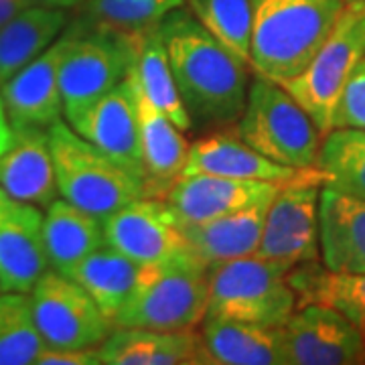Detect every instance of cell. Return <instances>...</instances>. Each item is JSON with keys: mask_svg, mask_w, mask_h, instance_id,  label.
<instances>
[{"mask_svg": "<svg viewBox=\"0 0 365 365\" xmlns=\"http://www.w3.org/2000/svg\"><path fill=\"white\" fill-rule=\"evenodd\" d=\"M160 33L181 102L191 118V130L235 126L248 98V63L182 6L160 21Z\"/></svg>", "mask_w": 365, "mask_h": 365, "instance_id": "obj_1", "label": "cell"}, {"mask_svg": "<svg viewBox=\"0 0 365 365\" xmlns=\"http://www.w3.org/2000/svg\"><path fill=\"white\" fill-rule=\"evenodd\" d=\"M250 2V69L278 86L309 66L347 4V0Z\"/></svg>", "mask_w": 365, "mask_h": 365, "instance_id": "obj_2", "label": "cell"}, {"mask_svg": "<svg viewBox=\"0 0 365 365\" xmlns=\"http://www.w3.org/2000/svg\"><path fill=\"white\" fill-rule=\"evenodd\" d=\"M209 268L187 248L165 260L143 266L130 300L112 327L181 331L205 319Z\"/></svg>", "mask_w": 365, "mask_h": 365, "instance_id": "obj_3", "label": "cell"}, {"mask_svg": "<svg viewBox=\"0 0 365 365\" xmlns=\"http://www.w3.org/2000/svg\"><path fill=\"white\" fill-rule=\"evenodd\" d=\"M47 134L57 191L67 203L102 222L126 203L146 197L140 182L79 136L66 120H57Z\"/></svg>", "mask_w": 365, "mask_h": 365, "instance_id": "obj_4", "label": "cell"}, {"mask_svg": "<svg viewBox=\"0 0 365 365\" xmlns=\"http://www.w3.org/2000/svg\"><path fill=\"white\" fill-rule=\"evenodd\" d=\"M235 130L244 143L276 165L309 169L317 163L321 132L299 102L274 81L258 76L250 81Z\"/></svg>", "mask_w": 365, "mask_h": 365, "instance_id": "obj_5", "label": "cell"}, {"mask_svg": "<svg viewBox=\"0 0 365 365\" xmlns=\"http://www.w3.org/2000/svg\"><path fill=\"white\" fill-rule=\"evenodd\" d=\"M288 270L256 254L209 268L205 317L278 329L297 309Z\"/></svg>", "mask_w": 365, "mask_h": 365, "instance_id": "obj_6", "label": "cell"}, {"mask_svg": "<svg viewBox=\"0 0 365 365\" xmlns=\"http://www.w3.org/2000/svg\"><path fill=\"white\" fill-rule=\"evenodd\" d=\"M69 47L59 67V93L67 124L126 78L132 66V37L83 23H67Z\"/></svg>", "mask_w": 365, "mask_h": 365, "instance_id": "obj_7", "label": "cell"}, {"mask_svg": "<svg viewBox=\"0 0 365 365\" xmlns=\"http://www.w3.org/2000/svg\"><path fill=\"white\" fill-rule=\"evenodd\" d=\"M365 57V0H347L325 43L299 76L280 83L311 116L321 134L331 130L345 81Z\"/></svg>", "mask_w": 365, "mask_h": 365, "instance_id": "obj_8", "label": "cell"}, {"mask_svg": "<svg viewBox=\"0 0 365 365\" xmlns=\"http://www.w3.org/2000/svg\"><path fill=\"white\" fill-rule=\"evenodd\" d=\"M323 173L309 167L294 181L278 187L262 230L256 256L290 270L302 262L319 260V199Z\"/></svg>", "mask_w": 365, "mask_h": 365, "instance_id": "obj_9", "label": "cell"}, {"mask_svg": "<svg viewBox=\"0 0 365 365\" xmlns=\"http://www.w3.org/2000/svg\"><path fill=\"white\" fill-rule=\"evenodd\" d=\"M35 325L45 347L86 349L100 347L112 333L90 292L66 274L47 268L29 292Z\"/></svg>", "mask_w": 365, "mask_h": 365, "instance_id": "obj_10", "label": "cell"}, {"mask_svg": "<svg viewBox=\"0 0 365 365\" xmlns=\"http://www.w3.org/2000/svg\"><path fill=\"white\" fill-rule=\"evenodd\" d=\"M284 365L365 364V341L357 327L325 304H302L278 327Z\"/></svg>", "mask_w": 365, "mask_h": 365, "instance_id": "obj_11", "label": "cell"}, {"mask_svg": "<svg viewBox=\"0 0 365 365\" xmlns=\"http://www.w3.org/2000/svg\"><path fill=\"white\" fill-rule=\"evenodd\" d=\"M181 223L160 197H140L102 220L106 246L150 266L185 248Z\"/></svg>", "mask_w": 365, "mask_h": 365, "instance_id": "obj_12", "label": "cell"}, {"mask_svg": "<svg viewBox=\"0 0 365 365\" xmlns=\"http://www.w3.org/2000/svg\"><path fill=\"white\" fill-rule=\"evenodd\" d=\"M67 47L69 33L63 29V33L39 57L0 86V98L11 130H49L57 120H61L63 108L59 93V67Z\"/></svg>", "mask_w": 365, "mask_h": 365, "instance_id": "obj_13", "label": "cell"}, {"mask_svg": "<svg viewBox=\"0 0 365 365\" xmlns=\"http://www.w3.org/2000/svg\"><path fill=\"white\" fill-rule=\"evenodd\" d=\"M49 268L41 207L0 189V292H25Z\"/></svg>", "mask_w": 365, "mask_h": 365, "instance_id": "obj_14", "label": "cell"}, {"mask_svg": "<svg viewBox=\"0 0 365 365\" xmlns=\"http://www.w3.org/2000/svg\"><path fill=\"white\" fill-rule=\"evenodd\" d=\"M69 126L144 187L140 134L128 79H122Z\"/></svg>", "mask_w": 365, "mask_h": 365, "instance_id": "obj_15", "label": "cell"}, {"mask_svg": "<svg viewBox=\"0 0 365 365\" xmlns=\"http://www.w3.org/2000/svg\"><path fill=\"white\" fill-rule=\"evenodd\" d=\"M280 185L215 175H182L163 197L179 223H201L242 209L266 205Z\"/></svg>", "mask_w": 365, "mask_h": 365, "instance_id": "obj_16", "label": "cell"}, {"mask_svg": "<svg viewBox=\"0 0 365 365\" xmlns=\"http://www.w3.org/2000/svg\"><path fill=\"white\" fill-rule=\"evenodd\" d=\"M307 169L276 165L244 143L237 130L222 128L203 134L189 144L182 175H215L242 181H266L284 185L294 181Z\"/></svg>", "mask_w": 365, "mask_h": 365, "instance_id": "obj_17", "label": "cell"}, {"mask_svg": "<svg viewBox=\"0 0 365 365\" xmlns=\"http://www.w3.org/2000/svg\"><path fill=\"white\" fill-rule=\"evenodd\" d=\"M126 79L130 83L136 120H138L140 150H143L144 175H146L144 181L146 197L163 199L170 189V185L181 177L189 155V143L181 130L170 122V118L144 96L130 69L126 73Z\"/></svg>", "mask_w": 365, "mask_h": 365, "instance_id": "obj_18", "label": "cell"}, {"mask_svg": "<svg viewBox=\"0 0 365 365\" xmlns=\"http://www.w3.org/2000/svg\"><path fill=\"white\" fill-rule=\"evenodd\" d=\"M0 189L37 207H49L57 199L49 134L41 128H16L0 153Z\"/></svg>", "mask_w": 365, "mask_h": 365, "instance_id": "obj_19", "label": "cell"}, {"mask_svg": "<svg viewBox=\"0 0 365 365\" xmlns=\"http://www.w3.org/2000/svg\"><path fill=\"white\" fill-rule=\"evenodd\" d=\"M319 254L331 272L365 274V201L331 187L319 199Z\"/></svg>", "mask_w": 365, "mask_h": 365, "instance_id": "obj_20", "label": "cell"}, {"mask_svg": "<svg viewBox=\"0 0 365 365\" xmlns=\"http://www.w3.org/2000/svg\"><path fill=\"white\" fill-rule=\"evenodd\" d=\"M98 351L102 365H207L197 327L181 331L120 327L112 329Z\"/></svg>", "mask_w": 365, "mask_h": 365, "instance_id": "obj_21", "label": "cell"}, {"mask_svg": "<svg viewBox=\"0 0 365 365\" xmlns=\"http://www.w3.org/2000/svg\"><path fill=\"white\" fill-rule=\"evenodd\" d=\"M268 205L270 203L242 209L209 222L181 223L185 248L193 252L207 268L256 254Z\"/></svg>", "mask_w": 365, "mask_h": 365, "instance_id": "obj_22", "label": "cell"}, {"mask_svg": "<svg viewBox=\"0 0 365 365\" xmlns=\"http://www.w3.org/2000/svg\"><path fill=\"white\" fill-rule=\"evenodd\" d=\"M199 333L207 365H284L278 329L205 317Z\"/></svg>", "mask_w": 365, "mask_h": 365, "instance_id": "obj_23", "label": "cell"}, {"mask_svg": "<svg viewBox=\"0 0 365 365\" xmlns=\"http://www.w3.org/2000/svg\"><path fill=\"white\" fill-rule=\"evenodd\" d=\"M43 242L49 268L66 276L91 252L106 246L102 222L66 199H55L45 211Z\"/></svg>", "mask_w": 365, "mask_h": 365, "instance_id": "obj_24", "label": "cell"}, {"mask_svg": "<svg viewBox=\"0 0 365 365\" xmlns=\"http://www.w3.org/2000/svg\"><path fill=\"white\" fill-rule=\"evenodd\" d=\"M297 294V307L325 304L347 317L365 341V274H339L327 270L319 260L302 262L287 274Z\"/></svg>", "mask_w": 365, "mask_h": 365, "instance_id": "obj_25", "label": "cell"}, {"mask_svg": "<svg viewBox=\"0 0 365 365\" xmlns=\"http://www.w3.org/2000/svg\"><path fill=\"white\" fill-rule=\"evenodd\" d=\"M130 71L138 81L144 96L181 132L191 130V118L187 114L170 71L169 55L160 33V23L132 37Z\"/></svg>", "mask_w": 365, "mask_h": 365, "instance_id": "obj_26", "label": "cell"}, {"mask_svg": "<svg viewBox=\"0 0 365 365\" xmlns=\"http://www.w3.org/2000/svg\"><path fill=\"white\" fill-rule=\"evenodd\" d=\"M69 23L63 9L29 6L0 29V86L39 57Z\"/></svg>", "mask_w": 365, "mask_h": 365, "instance_id": "obj_27", "label": "cell"}, {"mask_svg": "<svg viewBox=\"0 0 365 365\" xmlns=\"http://www.w3.org/2000/svg\"><path fill=\"white\" fill-rule=\"evenodd\" d=\"M140 272V264L104 246L86 256L67 276L90 292L91 299L96 300V304L112 325L120 311L130 300Z\"/></svg>", "mask_w": 365, "mask_h": 365, "instance_id": "obj_28", "label": "cell"}, {"mask_svg": "<svg viewBox=\"0 0 365 365\" xmlns=\"http://www.w3.org/2000/svg\"><path fill=\"white\" fill-rule=\"evenodd\" d=\"M314 167L323 185L365 201V128H337L325 134Z\"/></svg>", "mask_w": 365, "mask_h": 365, "instance_id": "obj_29", "label": "cell"}, {"mask_svg": "<svg viewBox=\"0 0 365 365\" xmlns=\"http://www.w3.org/2000/svg\"><path fill=\"white\" fill-rule=\"evenodd\" d=\"M182 4L185 0H83L78 16L91 26L136 37Z\"/></svg>", "mask_w": 365, "mask_h": 365, "instance_id": "obj_30", "label": "cell"}, {"mask_svg": "<svg viewBox=\"0 0 365 365\" xmlns=\"http://www.w3.org/2000/svg\"><path fill=\"white\" fill-rule=\"evenodd\" d=\"M45 349L25 292H0V365H33Z\"/></svg>", "mask_w": 365, "mask_h": 365, "instance_id": "obj_31", "label": "cell"}, {"mask_svg": "<svg viewBox=\"0 0 365 365\" xmlns=\"http://www.w3.org/2000/svg\"><path fill=\"white\" fill-rule=\"evenodd\" d=\"M189 13L209 33L250 66L252 2L250 0H185Z\"/></svg>", "mask_w": 365, "mask_h": 365, "instance_id": "obj_32", "label": "cell"}, {"mask_svg": "<svg viewBox=\"0 0 365 365\" xmlns=\"http://www.w3.org/2000/svg\"><path fill=\"white\" fill-rule=\"evenodd\" d=\"M365 128V57L353 67L333 110L331 130Z\"/></svg>", "mask_w": 365, "mask_h": 365, "instance_id": "obj_33", "label": "cell"}, {"mask_svg": "<svg viewBox=\"0 0 365 365\" xmlns=\"http://www.w3.org/2000/svg\"><path fill=\"white\" fill-rule=\"evenodd\" d=\"M37 365H102L98 347L86 349H51L45 347L37 357Z\"/></svg>", "mask_w": 365, "mask_h": 365, "instance_id": "obj_34", "label": "cell"}, {"mask_svg": "<svg viewBox=\"0 0 365 365\" xmlns=\"http://www.w3.org/2000/svg\"><path fill=\"white\" fill-rule=\"evenodd\" d=\"M29 6H35L31 0H0V29L13 21L16 14L26 11Z\"/></svg>", "mask_w": 365, "mask_h": 365, "instance_id": "obj_35", "label": "cell"}, {"mask_svg": "<svg viewBox=\"0 0 365 365\" xmlns=\"http://www.w3.org/2000/svg\"><path fill=\"white\" fill-rule=\"evenodd\" d=\"M11 136H13V130H11L9 118H6L4 106H2V98H0V153L9 146V143H11Z\"/></svg>", "mask_w": 365, "mask_h": 365, "instance_id": "obj_36", "label": "cell"}, {"mask_svg": "<svg viewBox=\"0 0 365 365\" xmlns=\"http://www.w3.org/2000/svg\"><path fill=\"white\" fill-rule=\"evenodd\" d=\"M33 4H37V6H47V9H76L79 6L83 0H31Z\"/></svg>", "mask_w": 365, "mask_h": 365, "instance_id": "obj_37", "label": "cell"}]
</instances>
